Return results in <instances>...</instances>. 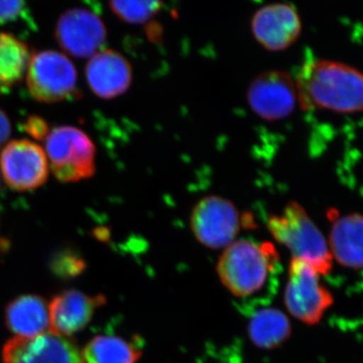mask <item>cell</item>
<instances>
[{"label":"cell","mask_w":363,"mask_h":363,"mask_svg":"<svg viewBox=\"0 0 363 363\" xmlns=\"http://www.w3.org/2000/svg\"><path fill=\"white\" fill-rule=\"evenodd\" d=\"M247 101L252 111L264 121L286 118L298 104L295 80L286 72H264L250 83Z\"/></svg>","instance_id":"obj_9"},{"label":"cell","mask_w":363,"mask_h":363,"mask_svg":"<svg viewBox=\"0 0 363 363\" xmlns=\"http://www.w3.org/2000/svg\"><path fill=\"white\" fill-rule=\"evenodd\" d=\"M77 81L75 66L62 52L42 51L30 57L26 83L38 101L56 104L75 96Z\"/></svg>","instance_id":"obj_6"},{"label":"cell","mask_w":363,"mask_h":363,"mask_svg":"<svg viewBox=\"0 0 363 363\" xmlns=\"http://www.w3.org/2000/svg\"><path fill=\"white\" fill-rule=\"evenodd\" d=\"M60 47L76 58H92L106 42V28L96 13L85 9L65 11L55 30Z\"/></svg>","instance_id":"obj_10"},{"label":"cell","mask_w":363,"mask_h":363,"mask_svg":"<svg viewBox=\"0 0 363 363\" xmlns=\"http://www.w3.org/2000/svg\"><path fill=\"white\" fill-rule=\"evenodd\" d=\"M248 336L257 347L274 350L290 338L292 326L283 312L274 308H264L250 317Z\"/></svg>","instance_id":"obj_17"},{"label":"cell","mask_w":363,"mask_h":363,"mask_svg":"<svg viewBox=\"0 0 363 363\" xmlns=\"http://www.w3.org/2000/svg\"><path fill=\"white\" fill-rule=\"evenodd\" d=\"M278 262L279 255L272 243L235 240L221 253L217 274L229 293L250 297L264 288Z\"/></svg>","instance_id":"obj_2"},{"label":"cell","mask_w":363,"mask_h":363,"mask_svg":"<svg viewBox=\"0 0 363 363\" xmlns=\"http://www.w3.org/2000/svg\"><path fill=\"white\" fill-rule=\"evenodd\" d=\"M11 135V123L6 112L0 109V147L4 145Z\"/></svg>","instance_id":"obj_24"},{"label":"cell","mask_w":363,"mask_h":363,"mask_svg":"<svg viewBox=\"0 0 363 363\" xmlns=\"http://www.w3.org/2000/svg\"><path fill=\"white\" fill-rule=\"evenodd\" d=\"M190 226L202 245L224 250L238 238L240 216L233 202L220 196H207L193 208Z\"/></svg>","instance_id":"obj_7"},{"label":"cell","mask_w":363,"mask_h":363,"mask_svg":"<svg viewBox=\"0 0 363 363\" xmlns=\"http://www.w3.org/2000/svg\"><path fill=\"white\" fill-rule=\"evenodd\" d=\"M45 155L55 177L63 183L89 179L96 171V147L84 131L60 126L45 138Z\"/></svg>","instance_id":"obj_4"},{"label":"cell","mask_w":363,"mask_h":363,"mask_svg":"<svg viewBox=\"0 0 363 363\" xmlns=\"http://www.w3.org/2000/svg\"><path fill=\"white\" fill-rule=\"evenodd\" d=\"M111 11L124 23L142 25L156 16L161 9L160 1H112Z\"/></svg>","instance_id":"obj_20"},{"label":"cell","mask_w":363,"mask_h":363,"mask_svg":"<svg viewBox=\"0 0 363 363\" xmlns=\"http://www.w3.org/2000/svg\"><path fill=\"white\" fill-rule=\"evenodd\" d=\"M4 318L16 337H35L50 330L49 303L37 295L14 298L7 305Z\"/></svg>","instance_id":"obj_16"},{"label":"cell","mask_w":363,"mask_h":363,"mask_svg":"<svg viewBox=\"0 0 363 363\" xmlns=\"http://www.w3.org/2000/svg\"><path fill=\"white\" fill-rule=\"evenodd\" d=\"M26 2L0 1V25L13 23L25 13Z\"/></svg>","instance_id":"obj_21"},{"label":"cell","mask_w":363,"mask_h":363,"mask_svg":"<svg viewBox=\"0 0 363 363\" xmlns=\"http://www.w3.org/2000/svg\"><path fill=\"white\" fill-rule=\"evenodd\" d=\"M331 229L329 248L333 259L348 269H363V214L328 213Z\"/></svg>","instance_id":"obj_15"},{"label":"cell","mask_w":363,"mask_h":363,"mask_svg":"<svg viewBox=\"0 0 363 363\" xmlns=\"http://www.w3.org/2000/svg\"><path fill=\"white\" fill-rule=\"evenodd\" d=\"M86 78L91 91L104 99H112L128 91L133 81V69L121 52L100 51L86 67Z\"/></svg>","instance_id":"obj_14"},{"label":"cell","mask_w":363,"mask_h":363,"mask_svg":"<svg viewBox=\"0 0 363 363\" xmlns=\"http://www.w3.org/2000/svg\"><path fill=\"white\" fill-rule=\"evenodd\" d=\"M295 83L303 111L363 112V72L355 67L334 60H309L301 67Z\"/></svg>","instance_id":"obj_1"},{"label":"cell","mask_w":363,"mask_h":363,"mask_svg":"<svg viewBox=\"0 0 363 363\" xmlns=\"http://www.w3.org/2000/svg\"><path fill=\"white\" fill-rule=\"evenodd\" d=\"M85 363H138L143 352L140 346L123 337L98 335L82 350Z\"/></svg>","instance_id":"obj_19"},{"label":"cell","mask_w":363,"mask_h":363,"mask_svg":"<svg viewBox=\"0 0 363 363\" xmlns=\"http://www.w3.org/2000/svg\"><path fill=\"white\" fill-rule=\"evenodd\" d=\"M284 303L286 311L298 321L316 325L333 305L334 297L311 266L304 260L292 259L289 266Z\"/></svg>","instance_id":"obj_5"},{"label":"cell","mask_w":363,"mask_h":363,"mask_svg":"<svg viewBox=\"0 0 363 363\" xmlns=\"http://www.w3.org/2000/svg\"><path fill=\"white\" fill-rule=\"evenodd\" d=\"M30 60L25 43L13 35L0 33V94L9 92L23 80Z\"/></svg>","instance_id":"obj_18"},{"label":"cell","mask_w":363,"mask_h":363,"mask_svg":"<svg viewBox=\"0 0 363 363\" xmlns=\"http://www.w3.org/2000/svg\"><path fill=\"white\" fill-rule=\"evenodd\" d=\"M57 272L65 274H76L82 269V260L72 257H63L56 262Z\"/></svg>","instance_id":"obj_23"},{"label":"cell","mask_w":363,"mask_h":363,"mask_svg":"<svg viewBox=\"0 0 363 363\" xmlns=\"http://www.w3.org/2000/svg\"><path fill=\"white\" fill-rule=\"evenodd\" d=\"M255 40L272 52L288 49L300 37L302 21L291 4H274L262 7L252 20Z\"/></svg>","instance_id":"obj_12"},{"label":"cell","mask_w":363,"mask_h":363,"mask_svg":"<svg viewBox=\"0 0 363 363\" xmlns=\"http://www.w3.org/2000/svg\"><path fill=\"white\" fill-rule=\"evenodd\" d=\"M23 130L38 140H45L50 133L49 124L44 119L38 116H30L26 121Z\"/></svg>","instance_id":"obj_22"},{"label":"cell","mask_w":363,"mask_h":363,"mask_svg":"<svg viewBox=\"0 0 363 363\" xmlns=\"http://www.w3.org/2000/svg\"><path fill=\"white\" fill-rule=\"evenodd\" d=\"M0 169L6 185L21 192L44 185L50 171L45 150L28 140L7 143L0 154Z\"/></svg>","instance_id":"obj_8"},{"label":"cell","mask_w":363,"mask_h":363,"mask_svg":"<svg viewBox=\"0 0 363 363\" xmlns=\"http://www.w3.org/2000/svg\"><path fill=\"white\" fill-rule=\"evenodd\" d=\"M105 303L104 295L91 296L76 290L59 294L49 303L50 332L68 337L83 330Z\"/></svg>","instance_id":"obj_13"},{"label":"cell","mask_w":363,"mask_h":363,"mask_svg":"<svg viewBox=\"0 0 363 363\" xmlns=\"http://www.w3.org/2000/svg\"><path fill=\"white\" fill-rule=\"evenodd\" d=\"M2 363H85L82 350L70 339L52 332L35 337H14L7 341Z\"/></svg>","instance_id":"obj_11"},{"label":"cell","mask_w":363,"mask_h":363,"mask_svg":"<svg viewBox=\"0 0 363 363\" xmlns=\"http://www.w3.org/2000/svg\"><path fill=\"white\" fill-rule=\"evenodd\" d=\"M267 229L292 252L293 259L304 260L319 274H330L333 257L328 241L302 205L289 202L281 214L269 217Z\"/></svg>","instance_id":"obj_3"}]
</instances>
